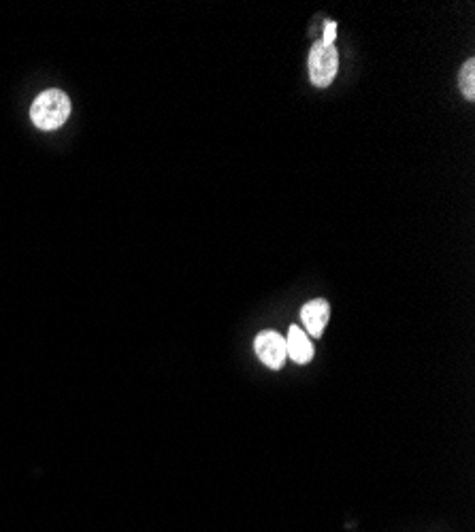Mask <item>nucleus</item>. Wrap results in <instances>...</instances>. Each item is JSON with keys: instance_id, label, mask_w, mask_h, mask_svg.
<instances>
[{"instance_id": "nucleus-1", "label": "nucleus", "mask_w": 475, "mask_h": 532, "mask_svg": "<svg viewBox=\"0 0 475 532\" xmlns=\"http://www.w3.org/2000/svg\"><path fill=\"white\" fill-rule=\"evenodd\" d=\"M71 115V98L62 90H45L30 107V120L41 130H56Z\"/></svg>"}, {"instance_id": "nucleus-2", "label": "nucleus", "mask_w": 475, "mask_h": 532, "mask_svg": "<svg viewBox=\"0 0 475 532\" xmlns=\"http://www.w3.org/2000/svg\"><path fill=\"white\" fill-rule=\"evenodd\" d=\"M339 69V54L335 45L316 43L309 52V77L318 88L331 86Z\"/></svg>"}, {"instance_id": "nucleus-3", "label": "nucleus", "mask_w": 475, "mask_h": 532, "mask_svg": "<svg viewBox=\"0 0 475 532\" xmlns=\"http://www.w3.org/2000/svg\"><path fill=\"white\" fill-rule=\"evenodd\" d=\"M256 347V354L258 358L267 364L269 369L273 371H280L286 362V339L282 335H277L275 330H265L260 332L254 341Z\"/></svg>"}, {"instance_id": "nucleus-4", "label": "nucleus", "mask_w": 475, "mask_h": 532, "mask_svg": "<svg viewBox=\"0 0 475 532\" xmlns=\"http://www.w3.org/2000/svg\"><path fill=\"white\" fill-rule=\"evenodd\" d=\"M331 318V305L324 301V298H316V301H309L301 309V320L305 328L309 330L311 337H322L324 326L329 324Z\"/></svg>"}, {"instance_id": "nucleus-5", "label": "nucleus", "mask_w": 475, "mask_h": 532, "mask_svg": "<svg viewBox=\"0 0 475 532\" xmlns=\"http://www.w3.org/2000/svg\"><path fill=\"white\" fill-rule=\"evenodd\" d=\"M286 352L297 364H307L311 358H314V345L309 343V337L305 335V330H301L299 326L288 328Z\"/></svg>"}, {"instance_id": "nucleus-6", "label": "nucleus", "mask_w": 475, "mask_h": 532, "mask_svg": "<svg viewBox=\"0 0 475 532\" xmlns=\"http://www.w3.org/2000/svg\"><path fill=\"white\" fill-rule=\"evenodd\" d=\"M458 83H461V92L467 98V101H473L475 98V62L467 60L461 69V77H458Z\"/></svg>"}, {"instance_id": "nucleus-7", "label": "nucleus", "mask_w": 475, "mask_h": 532, "mask_svg": "<svg viewBox=\"0 0 475 532\" xmlns=\"http://www.w3.org/2000/svg\"><path fill=\"white\" fill-rule=\"evenodd\" d=\"M335 35H337V24H335L333 20H329V22L324 24V39H322V43H326V45H333V41H335Z\"/></svg>"}]
</instances>
